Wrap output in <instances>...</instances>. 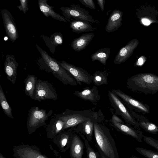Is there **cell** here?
<instances>
[{
  "label": "cell",
  "mask_w": 158,
  "mask_h": 158,
  "mask_svg": "<svg viewBox=\"0 0 158 158\" xmlns=\"http://www.w3.org/2000/svg\"><path fill=\"white\" fill-rule=\"evenodd\" d=\"M94 134L98 152L106 158H119L116 143L109 129L99 123L94 122Z\"/></svg>",
  "instance_id": "cell-1"
},
{
  "label": "cell",
  "mask_w": 158,
  "mask_h": 158,
  "mask_svg": "<svg viewBox=\"0 0 158 158\" xmlns=\"http://www.w3.org/2000/svg\"><path fill=\"white\" fill-rule=\"evenodd\" d=\"M36 46L44 61V63L40 65V69L52 73L64 84L73 86L77 85V82L73 76L59 64L58 61L52 57L37 44Z\"/></svg>",
  "instance_id": "cell-2"
},
{
  "label": "cell",
  "mask_w": 158,
  "mask_h": 158,
  "mask_svg": "<svg viewBox=\"0 0 158 158\" xmlns=\"http://www.w3.org/2000/svg\"><path fill=\"white\" fill-rule=\"evenodd\" d=\"M127 85L132 91L154 94L158 92V76L149 73L138 74L128 78Z\"/></svg>",
  "instance_id": "cell-3"
},
{
  "label": "cell",
  "mask_w": 158,
  "mask_h": 158,
  "mask_svg": "<svg viewBox=\"0 0 158 158\" xmlns=\"http://www.w3.org/2000/svg\"><path fill=\"white\" fill-rule=\"evenodd\" d=\"M56 115L64 122V128L75 126L87 120L99 123L102 120L98 112L90 110L77 111L66 109L61 114Z\"/></svg>",
  "instance_id": "cell-4"
},
{
  "label": "cell",
  "mask_w": 158,
  "mask_h": 158,
  "mask_svg": "<svg viewBox=\"0 0 158 158\" xmlns=\"http://www.w3.org/2000/svg\"><path fill=\"white\" fill-rule=\"evenodd\" d=\"M60 9L67 22H70L71 18L93 23H99V21L94 19L88 10L81 7L79 4H72L69 7H62Z\"/></svg>",
  "instance_id": "cell-5"
},
{
  "label": "cell",
  "mask_w": 158,
  "mask_h": 158,
  "mask_svg": "<svg viewBox=\"0 0 158 158\" xmlns=\"http://www.w3.org/2000/svg\"><path fill=\"white\" fill-rule=\"evenodd\" d=\"M48 99L55 101L58 99V95L55 88L48 81L38 79L34 100L40 102Z\"/></svg>",
  "instance_id": "cell-6"
},
{
  "label": "cell",
  "mask_w": 158,
  "mask_h": 158,
  "mask_svg": "<svg viewBox=\"0 0 158 158\" xmlns=\"http://www.w3.org/2000/svg\"><path fill=\"white\" fill-rule=\"evenodd\" d=\"M109 96L112 105L115 110L116 113L121 116L127 123L132 125L135 128L140 130L138 123L118 97L111 92H109Z\"/></svg>",
  "instance_id": "cell-7"
},
{
  "label": "cell",
  "mask_w": 158,
  "mask_h": 158,
  "mask_svg": "<svg viewBox=\"0 0 158 158\" xmlns=\"http://www.w3.org/2000/svg\"><path fill=\"white\" fill-rule=\"evenodd\" d=\"M111 92L120 98L131 110L142 114L149 113L150 107L148 105L137 100L119 89H113Z\"/></svg>",
  "instance_id": "cell-8"
},
{
  "label": "cell",
  "mask_w": 158,
  "mask_h": 158,
  "mask_svg": "<svg viewBox=\"0 0 158 158\" xmlns=\"http://www.w3.org/2000/svg\"><path fill=\"white\" fill-rule=\"evenodd\" d=\"M59 64L73 76L77 83L81 85L82 82L88 85L90 84L93 81V75L82 68L77 67L62 60L58 61Z\"/></svg>",
  "instance_id": "cell-9"
},
{
  "label": "cell",
  "mask_w": 158,
  "mask_h": 158,
  "mask_svg": "<svg viewBox=\"0 0 158 158\" xmlns=\"http://www.w3.org/2000/svg\"><path fill=\"white\" fill-rule=\"evenodd\" d=\"M27 123L29 127H35L44 124L48 117L52 115L53 110L48 112L37 106L31 107L28 110Z\"/></svg>",
  "instance_id": "cell-10"
},
{
  "label": "cell",
  "mask_w": 158,
  "mask_h": 158,
  "mask_svg": "<svg viewBox=\"0 0 158 158\" xmlns=\"http://www.w3.org/2000/svg\"><path fill=\"white\" fill-rule=\"evenodd\" d=\"M6 33L9 39L14 43L19 37L18 28L11 13L6 9L1 11Z\"/></svg>",
  "instance_id": "cell-11"
},
{
  "label": "cell",
  "mask_w": 158,
  "mask_h": 158,
  "mask_svg": "<svg viewBox=\"0 0 158 158\" xmlns=\"http://www.w3.org/2000/svg\"><path fill=\"white\" fill-rule=\"evenodd\" d=\"M4 70L8 79L14 85L15 83L19 64L13 55L7 54L4 64Z\"/></svg>",
  "instance_id": "cell-12"
},
{
  "label": "cell",
  "mask_w": 158,
  "mask_h": 158,
  "mask_svg": "<svg viewBox=\"0 0 158 158\" xmlns=\"http://www.w3.org/2000/svg\"><path fill=\"white\" fill-rule=\"evenodd\" d=\"M131 113L138 123L139 127L145 131L153 134L158 133V126L149 121L143 115L131 110Z\"/></svg>",
  "instance_id": "cell-13"
},
{
  "label": "cell",
  "mask_w": 158,
  "mask_h": 158,
  "mask_svg": "<svg viewBox=\"0 0 158 158\" xmlns=\"http://www.w3.org/2000/svg\"><path fill=\"white\" fill-rule=\"evenodd\" d=\"M114 126L120 132L135 139L138 142H142L143 132L139 130L131 127L130 124L120 123H112Z\"/></svg>",
  "instance_id": "cell-14"
},
{
  "label": "cell",
  "mask_w": 158,
  "mask_h": 158,
  "mask_svg": "<svg viewBox=\"0 0 158 158\" xmlns=\"http://www.w3.org/2000/svg\"><path fill=\"white\" fill-rule=\"evenodd\" d=\"M122 12L118 9L114 10L111 14L105 27L107 32H113L118 30L122 24Z\"/></svg>",
  "instance_id": "cell-15"
},
{
  "label": "cell",
  "mask_w": 158,
  "mask_h": 158,
  "mask_svg": "<svg viewBox=\"0 0 158 158\" xmlns=\"http://www.w3.org/2000/svg\"><path fill=\"white\" fill-rule=\"evenodd\" d=\"M94 36L92 32L82 34L80 37L72 41L71 46L76 52H80L85 49L89 45Z\"/></svg>",
  "instance_id": "cell-16"
},
{
  "label": "cell",
  "mask_w": 158,
  "mask_h": 158,
  "mask_svg": "<svg viewBox=\"0 0 158 158\" xmlns=\"http://www.w3.org/2000/svg\"><path fill=\"white\" fill-rule=\"evenodd\" d=\"M85 146V143L77 133H74L71 143V158H82Z\"/></svg>",
  "instance_id": "cell-17"
},
{
  "label": "cell",
  "mask_w": 158,
  "mask_h": 158,
  "mask_svg": "<svg viewBox=\"0 0 158 158\" xmlns=\"http://www.w3.org/2000/svg\"><path fill=\"white\" fill-rule=\"evenodd\" d=\"M48 0H38L39 8L44 15L46 17H51L56 20L67 23L65 18L55 12L52 9L54 7L50 6L47 3Z\"/></svg>",
  "instance_id": "cell-18"
},
{
  "label": "cell",
  "mask_w": 158,
  "mask_h": 158,
  "mask_svg": "<svg viewBox=\"0 0 158 158\" xmlns=\"http://www.w3.org/2000/svg\"><path fill=\"white\" fill-rule=\"evenodd\" d=\"M40 37L44 41L50 52L53 54L55 52L56 47L58 45L62 44L63 42V35L60 32H56L52 34L50 37L41 34Z\"/></svg>",
  "instance_id": "cell-19"
},
{
  "label": "cell",
  "mask_w": 158,
  "mask_h": 158,
  "mask_svg": "<svg viewBox=\"0 0 158 158\" xmlns=\"http://www.w3.org/2000/svg\"><path fill=\"white\" fill-rule=\"evenodd\" d=\"M73 94L84 100L89 101L92 102H97L100 98L98 88L96 86H93L91 89H86L81 91H75Z\"/></svg>",
  "instance_id": "cell-20"
},
{
  "label": "cell",
  "mask_w": 158,
  "mask_h": 158,
  "mask_svg": "<svg viewBox=\"0 0 158 158\" xmlns=\"http://www.w3.org/2000/svg\"><path fill=\"white\" fill-rule=\"evenodd\" d=\"M70 23V27L73 32L80 33L91 32L97 29L96 27L93 26L89 22L74 20Z\"/></svg>",
  "instance_id": "cell-21"
},
{
  "label": "cell",
  "mask_w": 158,
  "mask_h": 158,
  "mask_svg": "<svg viewBox=\"0 0 158 158\" xmlns=\"http://www.w3.org/2000/svg\"><path fill=\"white\" fill-rule=\"evenodd\" d=\"M94 122L91 120H87L82 123V129H77V133L80 134L81 137L84 140L86 139L89 142H91L93 139V135L94 132Z\"/></svg>",
  "instance_id": "cell-22"
},
{
  "label": "cell",
  "mask_w": 158,
  "mask_h": 158,
  "mask_svg": "<svg viewBox=\"0 0 158 158\" xmlns=\"http://www.w3.org/2000/svg\"><path fill=\"white\" fill-rule=\"evenodd\" d=\"M38 78L35 75L28 74L24 81V92L27 96L34 100L36 84Z\"/></svg>",
  "instance_id": "cell-23"
},
{
  "label": "cell",
  "mask_w": 158,
  "mask_h": 158,
  "mask_svg": "<svg viewBox=\"0 0 158 158\" xmlns=\"http://www.w3.org/2000/svg\"><path fill=\"white\" fill-rule=\"evenodd\" d=\"M110 53V48H104L99 49L91 55L92 61L97 60L104 65H106Z\"/></svg>",
  "instance_id": "cell-24"
},
{
  "label": "cell",
  "mask_w": 158,
  "mask_h": 158,
  "mask_svg": "<svg viewBox=\"0 0 158 158\" xmlns=\"http://www.w3.org/2000/svg\"><path fill=\"white\" fill-rule=\"evenodd\" d=\"M0 103L4 113L8 117L11 118H14L12 114V109L7 100L1 85H0Z\"/></svg>",
  "instance_id": "cell-25"
},
{
  "label": "cell",
  "mask_w": 158,
  "mask_h": 158,
  "mask_svg": "<svg viewBox=\"0 0 158 158\" xmlns=\"http://www.w3.org/2000/svg\"><path fill=\"white\" fill-rule=\"evenodd\" d=\"M108 73L106 70L103 71H97L93 75V81L94 85L99 86L108 84Z\"/></svg>",
  "instance_id": "cell-26"
},
{
  "label": "cell",
  "mask_w": 158,
  "mask_h": 158,
  "mask_svg": "<svg viewBox=\"0 0 158 158\" xmlns=\"http://www.w3.org/2000/svg\"><path fill=\"white\" fill-rule=\"evenodd\" d=\"M136 151L140 154L147 158H158V152L142 148L136 147Z\"/></svg>",
  "instance_id": "cell-27"
},
{
  "label": "cell",
  "mask_w": 158,
  "mask_h": 158,
  "mask_svg": "<svg viewBox=\"0 0 158 158\" xmlns=\"http://www.w3.org/2000/svg\"><path fill=\"white\" fill-rule=\"evenodd\" d=\"M85 147L86 148L87 158H99V153L95 152L91 147L89 142L86 139L84 140Z\"/></svg>",
  "instance_id": "cell-28"
},
{
  "label": "cell",
  "mask_w": 158,
  "mask_h": 158,
  "mask_svg": "<svg viewBox=\"0 0 158 158\" xmlns=\"http://www.w3.org/2000/svg\"><path fill=\"white\" fill-rule=\"evenodd\" d=\"M143 138L148 144L154 147L158 151V140L149 136L143 135Z\"/></svg>",
  "instance_id": "cell-29"
},
{
  "label": "cell",
  "mask_w": 158,
  "mask_h": 158,
  "mask_svg": "<svg viewBox=\"0 0 158 158\" xmlns=\"http://www.w3.org/2000/svg\"><path fill=\"white\" fill-rule=\"evenodd\" d=\"M82 4L92 10H95L96 6L93 0H79Z\"/></svg>",
  "instance_id": "cell-30"
},
{
  "label": "cell",
  "mask_w": 158,
  "mask_h": 158,
  "mask_svg": "<svg viewBox=\"0 0 158 158\" xmlns=\"http://www.w3.org/2000/svg\"><path fill=\"white\" fill-rule=\"evenodd\" d=\"M20 5L17 6L20 11H22L25 14L28 10V2L27 0H19Z\"/></svg>",
  "instance_id": "cell-31"
},
{
  "label": "cell",
  "mask_w": 158,
  "mask_h": 158,
  "mask_svg": "<svg viewBox=\"0 0 158 158\" xmlns=\"http://www.w3.org/2000/svg\"><path fill=\"white\" fill-rule=\"evenodd\" d=\"M112 123H120L124 124L125 123L119 117L115 115H113L112 118Z\"/></svg>",
  "instance_id": "cell-32"
},
{
  "label": "cell",
  "mask_w": 158,
  "mask_h": 158,
  "mask_svg": "<svg viewBox=\"0 0 158 158\" xmlns=\"http://www.w3.org/2000/svg\"><path fill=\"white\" fill-rule=\"evenodd\" d=\"M97 3L99 6L102 12L104 10V5L105 3V0H97Z\"/></svg>",
  "instance_id": "cell-33"
},
{
  "label": "cell",
  "mask_w": 158,
  "mask_h": 158,
  "mask_svg": "<svg viewBox=\"0 0 158 158\" xmlns=\"http://www.w3.org/2000/svg\"><path fill=\"white\" fill-rule=\"evenodd\" d=\"M143 23L146 25H148L150 24V21L147 19H142Z\"/></svg>",
  "instance_id": "cell-34"
},
{
  "label": "cell",
  "mask_w": 158,
  "mask_h": 158,
  "mask_svg": "<svg viewBox=\"0 0 158 158\" xmlns=\"http://www.w3.org/2000/svg\"><path fill=\"white\" fill-rule=\"evenodd\" d=\"M69 138L68 137V136L66 138H65L63 139L62 141V146H64L67 143L68 141V139Z\"/></svg>",
  "instance_id": "cell-35"
},
{
  "label": "cell",
  "mask_w": 158,
  "mask_h": 158,
  "mask_svg": "<svg viewBox=\"0 0 158 158\" xmlns=\"http://www.w3.org/2000/svg\"><path fill=\"white\" fill-rule=\"evenodd\" d=\"M138 64L140 65H142L143 63V60L142 58H140L138 59Z\"/></svg>",
  "instance_id": "cell-36"
},
{
  "label": "cell",
  "mask_w": 158,
  "mask_h": 158,
  "mask_svg": "<svg viewBox=\"0 0 158 158\" xmlns=\"http://www.w3.org/2000/svg\"><path fill=\"white\" fill-rule=\"evenodd\" d=\"M99 158H106L101 154L99 153Z\"/></svg>",
  "instance_id": "cell-37"
},
{
  "label": "cell",
  "mask_w": 158,
  "mask_h": 158,
  "mask_svg": "<svg viewBox=\"0 0 158 158\" xmlns=\"http://www.w3.org/2000/svg\"><path fill=\"white\" fill-rule=\"evenodd\" d=\"M131 158H140L135 156H131Z\"/></svg>",
  "instance_id": "cell-38"
},
{
  "label": "cell",
  "mask_w": 158,
  "mask_h": 158,
  "mask_svg": "<svg viewBox=\"0 0 158 158\" xmlns=\"http://www.w3.org/2000/svg\"><path fill=\"white\" fill-rule=\"evenodd\" d=\"M37 158H45L42 156H39L37 157Z\"/></svg>",
  "instance_id": "cell-39"
}]
</instances>
